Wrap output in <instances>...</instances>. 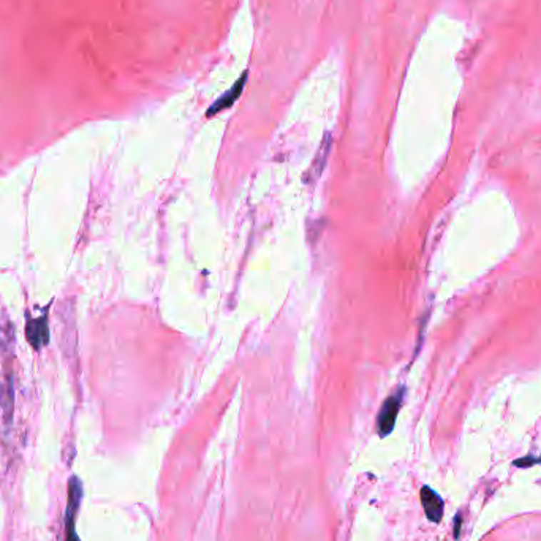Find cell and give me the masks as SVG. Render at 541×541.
I'll use <instances>...</instances> for the list:
<instances>
[{
    "mask_svg": "<svg viewBox=\"0 0 541 541\" xmlns=\"http://www.w3.org/2000/svg\"><path fill=\"white\" fill-rule=\"evenodd\" d=\"M404 396H405V388L404 386H399V388L383 402L382 408H380V413L377 418V430H378V435L382 438L388 437L394 430L398 415L402 407V402H404Z\"/></svg>",
    "mask_w": 541,
    "mask_h": 541,
    "instance_id": "cell-1",
    "label": "cell"
},
{
    "mask_svg": "<svg viewBox=\"0 0 541 541\" xmlns=\"http://www.w3.org/2000/svg\"><path fill=\"white\" fill-rule=\"evenodd\" d=\"M83 499V485L78 477L69 481V500L65 510V541H81L76 533V515Z\"/></svg>",
    "mask_w": 541,
    "mask_h": 541,
    "instance_id": "cell-2",
    "label": "cell"
},
{
    "mask_svg": "<svg viewBox=\"0 0 541 541\" xmlns=\"http://www.w3.org/2000/svg\"><path fill=\"white\" fill-rule=\"evenodd\" d=\"M246 83H247V71H244L243 75L239 76L238 81L233 84V87H230V89L222 95V97H218L214 103L209 106V109L206 111L208 118H212V116L222 113L225 111V109L233 106V103H236V100L241 97V93H243L244 91Z\"/></svg>",
    "mask_w": 541,
    "mask_h": 541,
    "instance_id": "cell-3",
    "label": "cell"
},
{
    "mask_svg": "<svg viewBox=\"0 0 541 541\" xmlns=\"http://www.w3.org/2000/svg\"><path fill=\"white\" fill-rule=\"evenodd\" d=\"M421 503L424 508V513H426V517L430 522L438 524L442 521L443 513H445V503L440 495H438L433 487L429 486H423L421 487Z\"/></svg>",
    "mask_w": 541,
    "mask_h": 541,
    "instance_id": "cell-4",
    "label": "cell"
},
{
    "mask_svg": "<svg viewBox=\"0 0 541 541\" xmlns=\"http://www.w3.org/2000/svg\"><path fill=\"white\" fill-rule=\"evenodd\" d=\"M27 339L32 343L34 348H40L48 340V328L46 321L43 318L31 320L27 325Z\"/></svg>",
    "mask_w": 541,
    "mask_h": 541,
    "instance_id": "cell-5",
    "label": "cell"
},
{
    "mask_svg": "<svg viewBox=\"0 0 541 541\" xmlns=\"http://www.w3.org/2000/svg\"><path fill=\"white\" fill-rule=\"evenodd\" d=\"M330 141H331V135L326 133L325 141H323V144H321V148L317 153V158L313 160V165L310 166V170H309L312 181H315L320 176V173H323V168H325V163L328 160V153H330V148H331Z\"/></svg>",
    "mask_w": 541,
    "mask_h": 541,
    "instance_id": "cell-6",
    "label": "cell"
},
{
    "mask_svg": "<svg viewBox=\"0 0 541 541\" xmlns=\"http://www.w3.org/2000/svg\"><path fill=\"white\" fill-rule=\"evenodd\" d=\"M535 464H541V456L540 457L525 456V457H521V459L515 460V465L522 467V469H525V467H530V465H535Z\"/></svg>",
    "mask_w": 541,
    "mask_h": 541,
    "instance_id": "cell-7",
    "label": "cell"
},
{
    "mask_svg": "<svg viewBox=\"0 0 541 541\" xmlns=\"http://www.w3.org/2000/svg\"><path fill=\"white\" fill-rule=\"evenodd\" d=\"M456 524H455V538L457 540L459 535H460V527H462V516H460V513L456 516Z\"/></svg>",
    "mask_w": 541,
    "mask_h": 541,
    "instance_id": "cell-8",
    "label": "cell"
}]
</instances>
